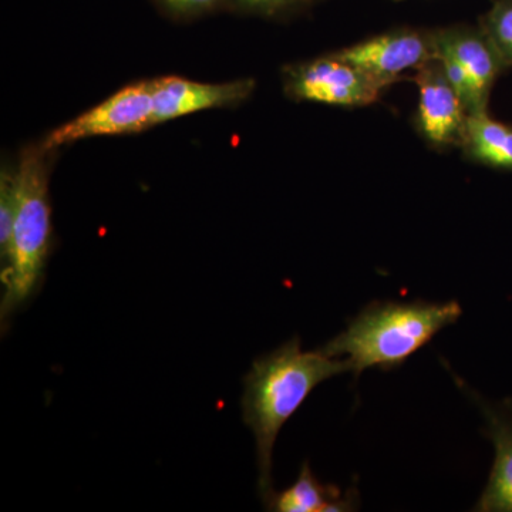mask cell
Wrapping results in <instances>:
<instances>
[{
    "label": "cell",
    "instance_id": "8",
    "mask_svg": "<svg viewBox=\"0 0 512 512\" xmlns=\"http://www.w3.org/2000/svg\"><path fill=\"white\" fill-rule=\"evenodd\" d=\"M419 89L414 127L434 150L461 147L466 134L468 111L450 83L439 59L431 60L410 76Z\"/></svg>",
    "mask_w": 512,
    "mask_h": 512
},
{
    "label": "cell",
    "instance_id": "7",
    "mask_svg": "<svg viewBox=\"0 0 512 512\" xmlns=\"http://www.w3.org/2000/svg\"><path fill=\"white\" fill-rule=\"evenodd\" d=\"M335 55L355 64L386 89L437 59V46L434 30L400 28L340 49Z\"/></svg>",
    "mask_w": 512,
    "mask_h": 512
},
{
    "label": "cell",
    "instance_id": "10",
    "mask_svg": "<svg viewBox=\"0 0 512 512\" xmlns=\"http://www.w3.org/2000/svg\"><path fill=\"white\" fill-rule=\"evenodd\" d=\"M456 380L483 413L484 436L493 441L495 448L493 470L474 511L512 512V402L490 403L457 377Z\"/></svg>",
    "mask_w": 512,
    "mask_h": 512
},
{
    "label": "cell",
    "instance_id": "2",
    "mask_svg": "<svg viewBox=\"0 0 512 512\" xmlns=\"http://www.w3.org/2000/svg\"><path fill=\"white\" fill-rule=\"evenodd\" d=\"M461 315L457 301H375L320 349L348 360L349 372L357 380L369 367L383 372L399 369Z\"/></svg>",
    "mask_w": 512,
    "mask_h": 512
},
{
    "label": "cell",
    "instance_id": "3",
    "mask_svg": "<svg viewBox=\"0 0 512 512\" xmlns=\"http://www.w3.org/2000/svg\"><path fill=\"white\" fill-rule=\"evenodd\" d=\"M47 151L28 147L15 168V214L8 254L2 259V325L32 298L52 245Z\"/></svg>",
    "mask_w": 512,
    "mask_h": 512
},
{
    "label": "cell",
    "instance_id": "15",
    "mask_svg": "<svg viewBox=\"0 0 512 512\" xmlns=\"http://www.w3.org/2000/svg\"><path fill=\"white\" fill-rule=\"evenodd\" d=\"M313 0H227V6L249 15L275 18L309 5Z\"/></svg>",
    "mask_w": 512,
    "mask_h": 512
},
{
    "label": "cell",
    "instance_id": "11",
    "mask_svg": "<svg viewBox=\"0 0 512 512\" xmlns=\"http://www.w3.org/2000/svg\"><path fill=\"white\" fill-rule=\"evenodd\" d=\"M266 510L278 512H345L359 508V493L352 488L343 494L335 484L320 483L308 461L302 464L295 483L274 493Z\"/></svg>",
    "mask_w": 512,
    "mask_h": 512
},
{
    "label": "cell",
    "instance_id": "13",
    "mask_svg": "<svg viewBox=\"0 0 512 512\" xmlns=\"http://www.w3.org/2000/svg\"><path fill=\"white\" fill-rule=\"evenodd\" d=\"M480 26L507 69H512V0H495L491 9L481 16Z\"/></svg>",
    "mask_w": 512,
    "mask_h": 512
},
{
    "label": "cell",
    "instance_id": "1",
    "mask_svg": "<svg viewBox=\"0 0 512 512\" xmlns=\"http://www.w3.org/2000/svg\"><path fill=\"white\" fill-rule=\"evenodd\" d=\"M346 372L348 360L326 355L322 349L303 350L296 336L256 359L245 376L242 416L255 437L259 497L264 505L275 493L272 454L279 431L316 386Z\"/></svg>",
    "mask_w": 512,
    "mask_h": 512
},
{
    "label": "cell",
    "instance_id": "12",
    "mask_svg": "<svg viewBox=\"0 0 512 512\" xmlns=\"http://www.w3.org/2000/svg\"><path fill=\"white\" fill-rule=\"evenodd\" d=\"M461 151L466 160L512 173V126L488 111L468 116Z\"/></svg>",
    "mask_w": 512,
    "mask_h": 512
},
{
    "label": "cell",
    "instance_id": "5",
    "mask_svg": "<svg viewBox=\"0 0 512 512\" xmlns=\"http://www.w3.org/2000/svg\"><path fill=\"white\" fill-rule=\"evenodd\" d=\"M282 77L285 93L293 100L348 109L372 106L380 100L384 90L369 74L335 52L308 62L289 64Z\"/></svg>",
    "mask_w": 512,
    "mask_h": 512
},
{
    "label": "cell",
    "instance_id": "16",
    "mask_svg": "<svg viewBox=\"0 0 512 512\" xmlns=\"http://www.w3.org/2000/svg\"><path fill=\"white\" fill-rule=\"evenodd\" d=\"M175 18H194L227 6V0H157Z\"/></svg>",
    "mask_w": 512,
    "mask_h": 512
},
{
    "label": "cell",
    "instance_id": "6",
    "mask_svg": "<svg viewBox=\"0 0 512 512\" xmlns=\"http://www.w3.org/2000/svg\"><path fill=\"white\" fill-rule=\"evenodd\" d=\"M154 127L151 80L128 84L93 109L57 127L43 141L47 153L86 138L123 136Z\"/></svg>",
    "mask_w": 512,
    "mask_h": 512
},
{
    "label": "cell",
    "instance_id": "4",
    "mask_svg": "<svg viewBox=\"0 0 512 512\" xmlns=\"http://www.w3.org/2000/svg\"><path fill=\"white\" fill-rule=\"evenodd\" d=\"M434 39L437 59L468 114L488 111L494 84L508 69L481 26L434 29Z\"/></svg>",
    "mask_w": 512,
    "mask_h": 512
},
{
    "label": "cell",
    "instance_id": "14",
    "mask_svg": "<svg viewBox=\"0 0 512 512\" xmlns=\"http://www.w3.org/2000/svg\"><path fill=\"white\" fill-rule=\"evenodd\" d=\"M15 214V170L2 171L0 175V258L8 254Z\"/></svg>",
    "mask_w": 512,
    "mask_h": 512
},
{
    "label": "cell",
    "instance_id": "9",
    "mask_svg": "<svg viewBox=\"0 0 512 512\" xmlns=\"http://www.w3.org/2000/svg\"><path fill=\"white\" fill-rule=\"evenodd\" d=\"M254 89L255 82L251 79L200 83L170 76L151 80L154 126L198 111L237 106L247 100Z\"/></svg>",
    "mask_w": 512,
    "mask_h": 512
}]
</instances>
